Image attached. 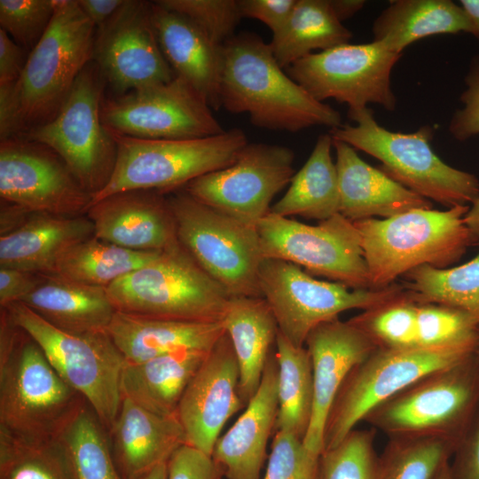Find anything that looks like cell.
<instances>
[{
    "label": "cell",
    "instance_id": "6da1fadb",
    "mask_svg": "<svg viewBox=\"0 0 479 479\" xmlns=\"http://www.w3.org/2000/svg\"><path fill=\"white\" fill-rule=\"evenodd\" d=\"M222 51L220 101L228 112L247 113L253 125L271 130L342 125L341 114L284 72L270 43L257 35H233Z\"/></svg>",
    "mask_w": 479,
    "mask_h": 479
},
{
    "label": "cell",
    "instance_id": "7a4b0ae2",
    "mask_svg": "<svg viewBox=\"0 0 479 479\" xmlns=\"http://www.w3.org/2000/svg\"><path fill=\"white\" fill-rule=\"evenodd\" d=\"M84 403L39 344L0 308V430L54 440Z\"/></svg>",
    "mask_w": 479,
    "mask_h": 479
},
{
    "label": "cell",
    "instance_id": "3957f363",
    "mask_svg": "<svg viewBox=\"0 0 479 479\" xmlns=\"http://www.w3.org/2000/svg\"><path fill=\"white\" fill-rule=\"evenodd\" d=\"M468 208H415L353 222L360 233L370 288L387 287L417 267L446 268L460 258L474 244L464 220Z\"/></svg>",
    "mask_w": 479,
    "mask_h": 479
},
{
    "label": "cell",
    "instance_id": "277c9868",
    "mask_svg": "<svg viewBox=\"0 0 479 479\" xmlns=\"http://www.w3.org/2000/svg\"><path fill=\"white\" fill-rule=\"evenodd\" d=\"M348 116L356 124L331 130L332 137L379 160V169L395 181L447 208L472 204L479 198L478 178L448 165L432 149V126L410 133L389 130L367 106L349 109Z\"/></svg>",
    "mask_w": 479,
    "mask_h": 479
},
{
    "label": "cell",
    "instance_id": "5b68a950",
    "mask_svg": "<svg viewBox=\"0 0 479 479\" xmlns=\"http://www.w3.org/2000/svg\"><path fill=\"white\" fill-rule=\"evenodd\" d=\"M95 35L76 0H55L51 22L13 84L19 136L55 117L92 60Z\"/></svg>",
    "mask_w": 479,
    "mask_h": 479
},
{
    "label": "cell",
    "instance_id": "8992f818",
    "mask_svg": "<svg viewBox=\"0 0 479 479\" xmlns=\"http://www.w3.org/2000/svg\"><path fill=\"white\" fill-rule=\"evenodd\" d=\"M117 311L153 318L222 323L231 296L179 244L106 287Z\"/></svg>",
    "mask_w": 479,
    "mask_h": 479
},
{
    "label": "cell",
    "instance_id": "52a82bcc",
    "mask_svg": "<svg viewBox=\"0 0 479 479\" xmlns=\"http://www.w3.org/2000/svg\"><path fill=\"white\" fill-rule=\"evenodd\" d=\"M110 133L117 145L114 169L90 205L127 191L169 194L202 175L231 165L248 144L246 134L237 128L192 139H145Z\"/></svg>",
    "mask_w": 479,
    "mask_h": 479
},
{
    "label": "cell",
    "instance_id": "ba28073f",
    "mask_svg": "<svg viewBox=\"0 0 479 479\" xmlns=\"http://www.w3.org/2000/svg\"><path fill=\"white\" fill-rule=\"evenodd\" d=\"M478 406L479 365L472 353L412 383L364 421L389 438L436 436L457 444Z\"/></svg>",
    "mask_w": 479,
    "mask_h": 479
},
{
    "label": "cell",
    "instance_id": "9c48e42d",
    "mask_svg": "<svg viewBox=\"0 0 479 479\" xmlns=\"http://www.w3.org/2000/svg\"><path fill=\"white\" fill-rule=\"evenodd\" d=\"M179 244L230 296L263 297V260L257 229L192 198L185 190L167 196Z\"/></svg>",
    "mask_w": 479,
    "mask_h": 479
},
{
    "label": "cell",
    "instance_id": "30bf717a",
    "mask_svg": "<svg viewBox=\"0 0 479 479\" xmlns=\"http://www.w3.org/2000/svg\"><path fill=\"white\" fill-rule=\"evenodd\" d=\"M5 309L39 344L63 381L86 400L108 431L122 403L121 379L126 364L108 334L61 331L20 302Z\"/></svg>",
    "mask_w": 479,
    "mask_h": 479
},
{
    "label": "cell",
    "instance_id": "8fae6325",
    "mask_svg": "<svg viewBox=\"0 0 479 479\" xmlns=\"http://www.w3.org/2000/svg\"><path fill=\"white\" fill-rule=\"evenodd\" d=\"M258 281L279 332L296 347H304L315 327L338 318L342 312L367 310L404 293L403 286L395 283L374 289L350 288L339 282L319 280L300 266L276 258H263Z\"/></svg>",
    "mask_w": 479,
    "mask_h": 479
},
{
    "label": "cell",
    "instance_id": "7c38bea8",
    "mask_svg": "<svg viewBox=\"0 0 479 479\" xmlns=\"http://www.w3.org/2000/svg\"><path fill=\"white\" fill-rule=\"evenodd\" d=\"M105 83L97 65L89 63L55 117L18 136L54 151L91 198L109 182L117 157L101 119Z\"/></svg>",
    "mask_w": 479,
    "mask_h": 479
},
{
    "label": "cell",
    "instance_id": "4fadbf2b",
    "mask_svg": "<svg viewBox=\"0 0 479 479\" xmlns=\"http://www.w3.org/2000/svg\"><path fill=\"white\" fill-rule=\"evenodd\" d=\"M473 351L420 347L374 349L351 370L336 395L324 430V452L340 444L373 409L423 376L456 364Z\"/></svg>",
    "mask_w": 479,
    "mask_h": 479
},
{
    "label": "cell",
    "instance_id": "5bb4252c",
    "mask_svg": "<svg viewBox=\"0 0 479 479\" xmlns=\"http://www.w3.org/2000/svg\"><path fill=\"white\" fill-rule=\"evenodd\" d=\"M256 229L263 258L293 263L350 288H370L360 233L342 215L310 225L269 212Z\"/></svg>",
    "mask_w": 479,
    "mask_h": 479
},
{
    "label": "cell",
    "instance_id": "9a60e30c",
    "mask_svg": "<svg viewBox=\"0 0 479 479\" xmlns=\"http://www.w3.org/2000/svg\"><path fill=\"white\" fill-rule=\"evenodd\" d=\"M402 54L372 42L345 43L313 52L286 68L287 74L315 99L333 98L349 109L376 104L394 111L397 98L391 72Z\"/></svg>",
    "mask_w": 479,
    "mask_h": 479
},
{
    "label": "cell",
    "instance_id": "2e32d148",
    "mask_svg": "<svg viewBox=\"0 0 479 479\" xmlns=\"http://www.w3.org/2000/svg\"><path fill=\"white\" fill-rule=\"evenodd\" d=\"M101 119L110 132L145 139H192L224 131L206 99L176 75L104 99Z\"/></svg>",
    "mask_w": 479,
    "mask_h": 479
},
{
    "label": "cell",
    "instance_id": "e0dca14e",
    "mask_svg": "<svg viewBox=\"0 0 479 479\" xmlns=\"http://www.w3.org/2000/svg\"><path fill=\"white\" fill-rule=\"evenodd\" d=\"M294 152L286 146L247 144L231 165L202 175L185 186L200 202L256 227L276 194L294 175Z\"/></svg>",
    "mask_w": 479,
    "mask_h": 479
},
{
    "label": "cell",
    "instance_id": "ac0fdd59",
    "mask_svg": "<svg viewBox=\"0 0 479 479\" xmlns=\"http://www.w3.org/2000/svg\"><path fill=\"white\" fill-rule=\"evenodd\" d=\"M0 197L31 213L78 216L91 196L51 148L22 137L0 141Z\"/></svg>",
    "mask_w": 479,
    "mask_h": 479
},
{
    "label": "cell",
    "instance_id": "d6986e66",
    "mask_svg": "<svg viewBox=\"0 0 479 479\" xmlns=\"http://www.w3.org/2000/svg\"><path fill=\"white\" fill-rule=\"evenodd\" d=\"M92 60L119 95L171 81L151 17V3L126 0L96 29Z\"/></svg>",
    "mask_w": 479,
    "mask_h": 479
},
{
    "label": "cell",
    "instance_id": "ffe728a7",
    "mask_svg": "<svg viewBox=\"0 0 479 479\" xmlns=\"http://www.w3.org/2000/svg\"><path fill=\"white\" fill-rule=\"evenodd\" d=\"M240 373L226 332L209 350L187 385L176 416L186 444L211 456L227 420L246 404L239 393Z\"/></svg>",
    "mask_w": 479,
    "mask_h": 479
},
{
    "label": "cell",
    "instance_id": "44dd1931",
    "mask_svg": "<svg viewBox=\"0 0 479 479\" xmlns=\"http://www.w3.org/2000/svg\"><path fill=\"white\" fill-rule=\"evenodd\" d=\"M305 347L312 364L314 397L310 422L302 441L310 452L320 457L327 416L339 389L351 370L378 347L349 320L339 318L315 327Z\"/></svg>",
    "mask_w": 479,
    "mask_h": 479
},
{
    "label": "cell",
    "instance_id": "7402d4cb",
    "mask_svg": "<svg viewBox=\"0 0 479 479\" xmlns=\"http://www.w3.org/2000/svg\"><path fill=\"white\" fill-rule=\"evenodd\" d=\"M166 194L147 190L118 192L91 204L86 216L94 236L136 251L162 252L177 245Z\"/></svg>",
    "mask_w": 479,
    "mask_h": 479
},
{
    "label": "cell",
    "instance_id": "603a6c76",
    "mask_svg": "<svg viewBox=\"0 0 479 479\" xmlns=\"http://www.w3.org/2000/svg\"><path fill=\"white\" fill-rule=\"evenodd\" d=\"M278 386L279 367L271 351L257 391L216 443L211 457L221 477L261 479L267 444L278 415Z\"/></svg>",
    "mask_w": 479,
    "mask_h": 479
},
{
    "label": "cell",
    "instance_id": "cb8c5ba5",
    "mask_svg": "<svg viewBox=\"0 0 479 479\" xmlns=\"http://www.w3.org/2000/svg\"><path fill=\"white\" fill-rule=\"evenodd\" d=\"M151 17L163 56L176 76L190 83L211 108L221 106L223 45L185 16L151 2Z\"/></svg>",
    "mask_w": 479,
    "mask_h": 479
},
{
    "label": "cell",
    "instance_id": "d4e9b609",
    "mask_svg": "<svg viewBox=\"0 0 479 479\" xmlns=\"http://www.w3.org/2000/svg\"><path fill=\"white\" fill-rule=\"evenodd\" d=\"M107 436L122 479H138L154 467L167 463L172 453L186 444L177 416L158 415L125 397Z\"/></svg>",
    "mask_w": 479,
    "mask_h": 479
},
{
    "label": "cell",
    "instance_id": "484cf974",
    "mask_svg": "<svg viewBox=\"0 0 479 479\" xmlns=\"http://www.w3.org/2000/svg\"><path fill=\"white\" fill-rule=\"evenodd\" d=\"M340 192V214L352 222L389 218L415 208H432L423 198L363 161L349 144L333 138Z\"/></svg>",
    "mask_w": 479,
    "mask_h": 479
},
{
    "label": "cell",
    "instance_id": "4316f807",
    "mask_svg": "<svg viewBox=\"0 0 479 479\" xmlns=\"http://www.w3.org/2000/svg\"><path fill=\"white\" fill-rule=\"evenodd\" d=\"M224 333L223 323L153 318L120 311L115 312L107 329L130 364L181 350H209Z\"/></svg>",
    "mask_w": 479,
    "mask_h": 479
},
{
    "label": "cell",
    "instance_id": "83f0119b",
    "mask_svg": "<svg viewBox=\"0 0 479 479\" xmlns=\"http://www.w3.org/2000/svg\"><path fill=\"white\" fill-rule=\"evenodd\" d=\"M93 235L87 216L32 213L20 228L0 236V266L48 274L67 249Z\"/></svg>",
    "mask_w": 479,
    "mask_h": 479
},
{
    "label": "cell",
    "instance_id": "f1b7e54d",
    "mask_svg": "<svg viewBox=\"0 0 479 479\" xmlns=\"http://www.w3.org/2000/svg\"><path fill=\"white\" fill-rule=\"evenodd\" d=\"M20 302L54 327L74 334L107 333L117 311L106 288L51 274Z\"/></svg>",
    "mask_w": 479,
    "mask_h": 479
},
{
    "label": "cell",
    "instance_id": "f546056e",
    "mask_svg": "<svg viewBox=\"0 0 479 479\" xmlns=\"http://www.w3.org/2000/svg\"><path fill=\"white\" fill-rule=\"evenodd\" d=\"M236 356L239 393L247 405L257 391L279 332L263 297L231 296L223 318Z\"/></svg>",
    "mask_w": 479,
    "mask_h": 479
},
{
    "label": "cell",
    "instance_id": "4dcf8cb0",
    "mask_svg": "<svg viewBox=\"0 0 479 479\" xmlns=\"http://www.w3.org/2000/svg\"><path fill=\"white\" fill-rule=\"evenodd\" d=\"M209 350L186 349L142 363H126L121 379L122 397L158 415L176 416L187 385Z\"/></svg>",
    "mask_w": 479,
    "mask_h": 479
},
{
    "label": "cell",
    "instance_id": "1f68e13d",
    "mask_svg": "<svg viewBox=\"0 0 479 479\" xmlns=\"http://www.w3.org/2000/svg\"><path fill=\"white\" fill-rule=\"evenodd\" d=\"M373 42L402 54L412 43L427 36L471 32L467 14L451 0L390 1L374 20Z\"/></svg>",
    "mask_w": 479,
    "mask_h": 479
},
{
    "label": "cell",
    "instance_id": "d6a6232c",
    "mask_svg": "<svg viewBox=\"0 0 479 479\" xmlns=\"http://www.w3.org/2000/svg\"><path fill=\"white\" fill-rule=\"evenodd\" d=\"M332 147L330 133L318 137L310 157L294 173L282 198L271 206V213L319 221L340 214L339 182Z\"/></svg>",
    "mask_w": 479,
    "mask_h": 479
},
{
    "label": "cell",
    "instance_id": "836d02e7",
    "mask_svg": "<svg viewBox=\"0 0 479 479\" xmlns=\"http://www.w3.org/2000/svg\"><path fill=\"white\" fill-rule=\"evenodd\" d=\"M352 33L334 13L328 0H297L283 28L272 35L270 46L286 69L313 53L349 43Z\"/></svg>",
    "mask_w": 479,
    "mask_h": 479
},
{
    "label": "cell",
    "instance_id": "e575fe53",
    "mask_svg": "<svg viewBox=\"0 0 479 479\" xmlns=\"http://www.w3.org/2000/svg\"><path fill=\"white\" fill-rule=\"evenodd\" d=\"M160 253L127 249L93 235L67 249L48 274L106 288L120 278L151 263Z\"/></svg>",
    "mask_w": 479,
    "mask_h": 479
},
{
    "label": "cell",
    "instance_id": "d590c367",
    "mask_svg": "<svg viewBox=\"0 0 479 479\" xmlns=\"http://www.w3.org/2000/svg\"><path fill=\"white\" fill-rule=\"evenodd\" d=\"M275 357L279 367V409L276 430L303 440L313 407L314 385L310 356L306 347H296L278 332Z\"/></svg>",
    "mask_w": 479,
    "mask_h": 479
},
{
    "label": "cell",
    "instance_id": "8d00e7d4",
    "mask_svg": "<svg viewBox=\"0 0 479 479\" xmlns=\"http://www.w3.org/2000/svg\"><path fill=\"white\" fill-rule=\"evenodd\" d=\"M403 287L417 304H441L464 310L479 321V253L452 268L417 267L405 274Z\"/></svg>",
    "mask_w": 479,
    "mask_h": 479
},
{
    "label": "cell",
    "instance_id": "74e56055",
    "mask_svg": "<svg viewBox=\"0 0 479 479\" xmlns=\"http://www.w3.org/2000/svg\"><path fill=\"white\" fill-rule=\"evenodd\" d=\"M54 440L73 479H122L112 456L107 431L87 402Z\"/></svg>",
    "mask_w": 479,
    "mask_h": 479
},
{
    "label": "cell",
    "instance_id": "f35d334b",
    "mask_svg": "<svg viewBox=\"0 0 479 479\" xmlns=\"http://www.w3.org/2000/svg\"><path fill=\"white\" fill-rule=\"evenodd\" d=\"M456 443L436 436L389 437L379 456L380 479H435Z\"/></svg>",
    "mask_w": 479,
    "mask_h": 479
},
{
    "label": "cell",
    "instance_id": "ab89813d",
    "mask_svg": "<svg viewBox=\"0 0 479 479\" xmlns=\"http://www.w3.org/2000/svg\"><path fill=\"white\" fill-rule=\"evenodd\" d=\"M0 479H73L55 440H35L0 430Z\"/></svg>",
    "mask_w": 479,
    "mask_h": 479
},
{
    "label": "cell",
    "instance_id": "60d3db41",
    "mask_svg": "<svg viewBox=\"0 0 479 479\" xmlns=\"http://www.w3.org/2000/svg\"><path fill=\"white\" fill-rule=\"evenodd\" d=\"M364 331L378 348H418L417 303L404 293L395 300L364 310L349 319Z\"/></svg>",
    "mask_w": 479,
    "mask_h": 479
},
{
    "label": "cell",
    "instance_id": "b9f144b4",
    "mask_svg": "<svg viewBox=\"0 0 479 479\" xmlns=\"http://www.w3.org/2000/svg\"><path fill=\"white\" fill-rule=\"evenodd\" d=\"M417 332L420 348L474 349L479 334V321L456 308L417 304Z\"/></svg>",
    "mask_w": 479,
    "mask_h": 479
},
{
    "label": "cell",
    "instance_id": "7bdbcfd3",
    "mask_svg": "<svg viewBox=\"0 0 479 479\" xmlns=\"http://www.w3.org/2000/svg\"><path fill=\"white\" fill-rule=\"evenodd\" d=\"M376 430L353 429L320 456V479H380Z\"/></svg>",
    "mask_w": 479,
    "mask_h": 479
},
{
    "label": "cell",
    "instance_id": "ee69618b",
    "mask_svg": "<svg viewBox=\"0 0 479 479\" xmlns=\"http://www.w3.org/2000/svg\"><path fill=\"white\" fill-rule=\"evenodd\" d=\"M55 0H0V28L30 52L48 29Z\"/></svg>",
    "mask_w": 479,
    "mask_h": 479
},
{
    "label": "cell",
    "instance_id": "f6af8a7d",
    "mask_svg": "<svg viewBox=\"0 0 479 479\" xmlns=\"http://www.w3.org/2000/svg\"><path fill=\"white\" fill-rule=\"evenodd\" d=\"M167 9L192 20L215 43L224 45L242 18L238 0H158Z\"/></svg>",
    "mask_w": 479,
    "mask_h": 479
},
{
    "label": "cell",
    "instance_id": "bcb514c9",
    "mask_svg": "<svg viewBox=\"0 0 479 479\" xmlns=\"http://www.w3.org/2000/svg\"><path fill=\"white\" fill-rule=\"evenodd\" d=\"M263 479H320V457L310 452L301 437L276 430Z\"/></svg>",
    "mask_w": 479,
    "mask_h": 479
},
{
    "label": "cell",
    "instance_id": "7dc6e473",
    "mask_svg": "<svg viewBox=\"0 0 479 479\" xmlns=\"http://www.w3.org/2000/svg\"><path fill=\"white\" fill-rule=\"evenodd\" d=\"M464 82L465 90L459 98L463 106L449 123L451 135L459 141L479 135V56L471 60Z\"/></svg>",
    "mask_w": 479,
    "mask_h": 479
},
{
    "label": "cell",
    "instance_id": "c3c4849f",
    "mask_svg": "<svg viewBox=\"0 0 479 479\" xmlns=\"http://www.w3.org/2000/svg\"><path fill=\"white\" fill-rule=\"evenodd\" d=\"M221 477L212 457L186 444L167 461V479H217Z\"/></svg>",
    "mask_w": 479,
    "mask_h": 479
},
{
    "label": "cell",
    "instance_id": "681fc988",
    "mask_svg": "<svg viewBox=\"0 0 479 479\" xmlns=\"http://www.w3.org/2000/svg\"><path fill=\"white\" fill-rule=\"evenodd\" d=\"M452 459V479H479V406L458 440Z\"/></svg>",
    "mask_w": 479,
    "mask_h": 479
},
{
    "label": "cell",
    "instance_id": "f907efd6",
    "mask_svg": "<svg viewBox=\"0 0 479 479\" xmlns=\"http://www.w3.org/2000/svg\"><path fill=\"white\" fill-rule=\"evenodd\" d=\"M297 0H239L241 17L258 20L272 35L280 31L287 22Z\"/></svg>",
    "mask_w": 479,
    "mask_h": 479
},
{
    "label": "cell",
    "instance_id": "816d5d0a",
    "mask_svg": "<svg viewBox=\"0 0 479 479\" xmlns=\"http://www.w3.org/2000/svg\"><path fill=\"white\" fill-rule=\"evenodd\" d=\"M43 274L0 266V308L21 302L42 282Z\"/></svg>",
    "mask_w": 479,
    "mask_h": 479
},
{
    "label": "cell",
    "instance_id": "f5cc1de1",
    "mask_svg": "<svg viewBox=\"0 0 479 479\" xmlns=\"http://www.w3.org/2000/svg\"><path fill=\"white\" fill-rule=\"evenodd\" d=\"M29 52L0 28V84L16 82L20 77Z\"/></svg>",
    "mask_w": 479,
    "mask_h": 479
},
{
    "label": "cell",
    "instance_id": "db71d44e",
    "mask_svg": "<svg viewBox=\"0 0 479 479\" xmlns=\"http://www.w3.org/2000/svg\"><path fill=\"white\" fill-rule=\"evenodd\" d=\"M126 0H76L85 16L96 29L105 24L125 3Z\"/></svg>",
    "mask_w": 479,
    "mask_h": 479
},
{
    "label": "cell",
    "instance_id": "11a10c76",
    "mask_svg": "<svg viewBox=\"0 0 479 479\" xmlns=\"http://www.w3.org/2000/svg\"><path fill=\"white\" fill-rule=\"evenodd\" d=\"M0 210V236L20 228L32 214L19 205L3 200Z\"/></svg>",
    "mask_w": 479,
    "mask_h": 479
},
{
    "label": "cell",
    "instance_id": "9f6ffc18",
    "mask_svg": "<svg viewBox=\"0 0 479 479\" xmlns=\"http://www.w3.org/2000/svg\"><path fill=\"white\" fill-rule=\"evenodd\" d=\"M328 2L334 13L342 22L353 17L365 3L364 0H328Z\"/></svg>",
    "mask_w": 479,
    "mask_h": 479
},
{
    "label": "cell",
    "instance_id": "6f0895ef",
    "mask_svg": "<svg viewBox=\"0 0 479 479\" xmlns=\"http://www.w3.org/2000/svg\"><path fill=\"white\" fill-rule=\"evenodd\" d=\"M459 4L468 18L470 34L479 42V0H460Z\"/></svg>",
    "mask_w": 479,
    "mask_h": 479
},
{
    "label": "cell",
    "instance_id": "680465c9",
    "mask_svg": "<svg viewBox=\"0 0 479 479\" xmlns=\"http://www.w3.org/2000/svg\"><path fill=\"white\" fill-rule=\"evenodd\" d=\"M474 244L479 243V198L469 206L464 217Z\"/></svg>",
    "mask_w": 479,
    "mask_h": 479
},
{
    "label": "cell",
    "instance_id": "91938a15",
    "mask_svg": "<svg viewBox=\"0 0 479 479\" xmlns=\"http://www.w3.org/2000/svg\"><path fill=\"white\" fill-rule=\"evenodd\" d=\"M138 479H167V463H161Z\"/></svg>",
    "mask_w": 479,
    "mask_h": 479
},
{
    "label": "cell",
    "instance_id": "94428289",
    "mask_svg": "<svg viewBox=\"0 0 479 479\" xmlns=\"http://www.w3.org/2000/svg\"><path fill=\"white\" fill-rule=\"evenodd\" d=\"M435 479H452L450 472V463L445 465L441 471L437 474Z\"/></svg>",
    "mask_w": 479,
    "mask_h": 479
},
{
    "label": "cell",
    "instance_id": "6125c7cd",
    "mask_svg": "<svg viewBox=\"0 0 479 479\" xmlns=\"http://www.w3.org/2000/svg\"><path fill=\"white\" fill-rule=\"evenodd\" d=\"M473 356L477 365H479V334H478V338H477V341H476V343L473 351Z\"/></svg>",
    "mask_w": 479,
    "mask_h": 479
},
{
    "label": "cell",
    "instance_id": "be15d7a7",
    "mask_svg": "<svg viewBox=\"0 0 479 479\" xmlns=\"http://www.w3.org/2000/svg\"><path fill=\"white\" fill-rule=\"evenodd\" d=\"M217 479H222V477H218Z\"/></svg>",
    "mask_w": 479,
    "mask_h": 479
}]
</instances>
